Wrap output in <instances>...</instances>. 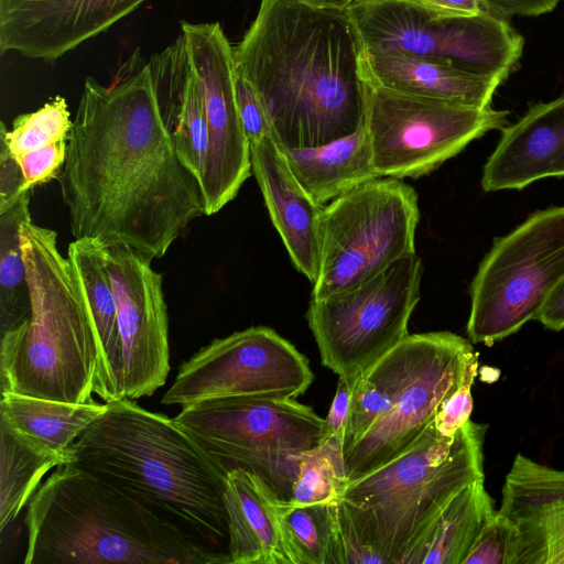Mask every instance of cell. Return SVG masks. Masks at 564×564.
Instances as JSON below:
<instances>
[{"label": "cell", "mask_w": 564, "mask_h": 564, "mask_svg": "<svg viewBox=\"0 0 564 564\" xmlns=\"http://www.w3.org/2000/svg\"><path fill=\"white\" fill-rule=\"evenodd\" d=\"M31 314L1 335V392L69 403L91 401L98 344L91 317L56 231L32 219L20 228Z\"/></svg>", "instance_id": "obj_5"}, {"label": "cell", "mask_w": 564, "mask_h": 564, "mask_svg": "<svg viewBox=\"0 0 564 564\" xmlns=\"http://www.w3.org/2000/svg\"><path fill=\"white\" fill-rule=\"evenodd\" d=\"M208 129V151L200 188L205 216L224 208L251 175L250 144L239 118L234 46L218 22H181Z\"/></svg>", "instance_id": "obj_15"}, {"label": "cell", "mask_w": 564, "mask_h": 564, "mask_svg": "<svg viewBox=\"0 0 564 564\" xmlns=\"http://www.w3.org/2000/svg\"><path fill=\"white\" fill-rule=\"evenodd\" d=\"M508 116L491 106L443 102L366 82L365 126L381 177L426 175L474 140L502 130Z\"/></svg>", "instance_id": "obj_12"}, {"label": "cell", "mask_w": 564, "mask_h": 564, "mask_svg": "<svg viewBox=\"0 0 564 564\" xmlns=\"http://www.w3.org/2000/svg\"><path fill=\"white\" fill-rule=\"evenodd\" d=\"M356 379L339 377L327 416L325 417L326 437L345 433Z\"/></svg>", "instance_id": "obj_41"}, {"label": "cell", "mask_w": 564, "mask_h": 564, "mask_svg": "<svg viewBox=\"0 0 564 564\" xmlns=\"http://www.w3.org/2000/svg\"><path fill=\"white\" fill-rule=\"evenodd\" d=\"M66 154L67 141H61L13 155L22 170L25 192L57 178Z\"/></svg>", "instance_id": "obj_37"}, {"label": "cell", "mask_w": 564, "mask_h": 564, "mask_svg": "<svg viewBox=\"0 0 564 564\" xmlns=\"http://www.w3.org/2000/svg\"><path fill=\"white\" fill-rule=\"evenodd\" d=\"M91 317L98 344L94 393L105 402L121 399L123 370L118 307L107 269L105 246L82 238L68 243L66 254Z\"/></svg>", "instance_id": "obj_23"}, {"label": "cell", "mask_w": 564, "mask_h": 564, "mask_svg": "<svg viewBox=\"0 0 564 564\" xmlns=\"http://www.w3.org/2000/svg\"><path fill=\"white\" fill-rule=\"evenodd\" d=\"M495 511L485 478L465 486L442 511L422 564H463L485 521Z\"/></svg>", "instance_id": "obj_28"}, {"label": "cell", "mask_w": 564, "mask_h": 564, "mask_svg": "<svg viewBox=\"0 0 564 564\" xmlns=\"http://www.w3.org/2000/svg\"><path fill=\"white\" fill-rule=\"evenodd\" d=\"M346 11L368 53L438 59L509 77L523 51L522 35L488 11L473 18L440 19L399 0H361Z\"/></svg>", "instance_id": "obj_11"}, {"label": "cell", "mask_w": 564, "mask_h": 564, "mask_svg": "<svg viewBox=\"0 0 564 564\" xmlns=\"http://www.w3.org/2000/svg\"><path fill=\"white\" fill-rule=\"evenodd\" d=\"M73 443L68 462L126 494L164 521L228 553L227 471L175 421L128 398Z\"/></svg>", "instance_id": "obj_3"}, {"label": "cell", "mask_w": 564, "mask_h": 564, "mask_svg": "<svg viewBox=\"0 0 564 564\" xmlns=\"http://www.w3.org/2000/svg\"><path fill=\"white\" fill-rule=\"evenodd\" d=\"M563 279L564 206H556L495 239L470 285L469 339L490 347L538 319Z\"/></svg>", "instance_id": "obj_9"}, {"label": "cell", "mask_w": 564, "mask_h": 564, "mask_svg": "<svg viewBox=\"0 0 564 564\" xmlns=\"http://www.w3.org/2000/svg\"><path fill=\"white\" fill-rule=\"evenodd\" d=\"M31 192L0 212V329L1 335L24 323L31 314L26 268L20 228L31 218Z\"/></svg>", "instance_id": "obj_30"}, {"label": "cell", "mask_w": 564, "mask_h": 564, "mask_svg": "<svg viewBox=\"0 0 564 564\" xmlns=\"http://www.w3.org/2000/svg\"><path fill=\"white\" fill-rule=\"evenodd\" d=\"M74 239L162 258L205 216L197 177L180 161L161 116L149 64L83 93L57 177Z\"/></svg>", "instance_id": "obj_1"}, {"label": "cell", "mask_w": 564, "mask_h": 564, "mask_svg": "<svg viewBox=\"0 0 564 564\" xmlns=\"http://www.w3.org/2000/svg\"><path fill=\"white\" fill-rule=\"evenodd\" d=\"M519 545L517 524L497 510L485 521L463 564H517Z\"/></svg>", "instance_id": "obj_34"}, {"label": "cell", "mask_w": 564, "mask_h": 564, "mask_svg": "<svg viewBox=\"0 0 564 564\" xmlns=\"http://www.w3.org/2000/svg\"><path fill=\"white\" fill-rule=\"evenodd\" d=\"M536 321L552 330L564 329V279L545 303Z\"/></svg>", "instance_id": "obj_43"}, {"label": "cell", "mask_w": 564, "mask_h": 564, "mask_svg": "<svg viewBox=\"0 0 564 564\" xmlns=\"http://www.w3.org/2000/svg\"><path fill=\"white\" fill-rule=\"evenodd\" d=\"M358 1H361V0H358Z\"/></svg>", "instance_id": "obj_45"}, {"label": "cell", "mask_w": 564, "mask_h": 564, "mask_svg": "<svg viewBox=\"0 0 564 564\" xmlns=\"http://www.w3.org/2000/svg\"><path fill=\"white\" fill-rule=\"evenodd\" d=\"M107 406V402L98 403L94 399L85 403H69L1 392L0 422L68 462L73 443L105 413Z\"/></svg>", "instance_id": "obj_25"}, {"label": "cell", "mask_w": 564, "mask_h": 564, "mask_svg": "<svg viewBox=\"0 0 564 564\" xmlns=\"http://www.w3.org/2000/svg\"><path fill=\"white\" fill-rule=\"evenodd\" d=\"M24 564H230L229 554L63 464L28 503Z\"/></svg>", "instance_id": "obj_4"}, {"label": "cell", "mask_w": 564, "mask_h": 564, "mask_svg": "<svg viewBox=\"0 0 564 564\" xmlns=\"http://www.w3.org/2000/svg\"><path fill=\"white\" fill-rule=\"evenodd\" d=\"M561 0H484L486 11L500 17H538L551 12Z\"/></svg>", "instance_id": "obj_42"}, {"label": "cell", "mask_w": 564, "mask_h": 564, "mask_svg": "<svg viewBox=\"0 0 564 564\" xmlns=\"http://www.w3.org/2000/svg\"><path fill=\"white\" fill-rule=\"evenodd\" d=\"M564 176V93L532 105L501 130L481 175L485 192L522 189L545 177Z\"/></svg>", "instance_id": "obj_18"}, {"label": "cell", "mask_w": 564, "mask_h": 564, "mask_svg": "<svg viewBox=\"0 0 564 564\" xmlns=\"http://www.w3.org/2000/svg\"><path fill=\"white\" fill-rule=\"evenodd\" d=\"M478 372V355L469 362L462 384L443 402L435 420V429L443 437H453L470 419L471 387Z\"/></svg>", "instance_id": "obj_36"}, {"label": "cell", "mask_w": 564, "mask_h": 564, "mask_svg": "<svg viewBox=\"0 0 564 564\" xmlns=\"http://www.w3.org/2000/svg\"><path fill=\"white\" fill-rule=\"evenodd\" d=\"M415 341V334H409L356 378L344 433V453L390 410L406 379Z\"/></svg>", "instance_id": "obj_26"}, {"label": "cell", "mask_w": 564, "mask_h": 564, "mask_svg": "<svg viewBox=\"0 0 564 564\" xmlns=\"http://www.w3.org/2000/svg\"><path fill=\"white\" fill-rule=\"evenodd\" d=\"M235 90L239 118L249 144L271 138V126L259 96L237 69Z\"/></svg>", "instance_id": "obj_38"}, {"label": "cell", "mask_w": 564, "mask_h": 564, "mask_svg": "<svg viewBox=\"0 0 564 564\" xmlns=\"http://www.w3.org/2000/svg\"><path fill=\"white\" fill-rule=\"evenodd\" d=\"M147 0H0V52L54 62Z\"/></svg>", "instance_id": "obj_17"}, {"label": "cell", "mask_w": 564, "mask_h": 564, "mask_svg": "<svg viewBox=\"0 0 564 564\" xmlns=\"http://www.w3.org/2000/svg\"><path fill=\"white\" fill-rule=\"evenodd\" d=\"M360 68L366 82L387 89L477 108L489 107L498 87L508 78L467 70L438 59L364 50Z\"/></svg>", "instance_id": "obj_21"}, {"label": "cell", "mask_w": 564, "mask_h": 564, "mask_svg": "<svg viewBox=\"0 0 564 564\" xmlns=\"http://www.w3.org/2000/svg\"><path fill=\"white\" fill-rule=\"evenodd\" d=\"M73 120L64 97L56 96L40 109L18 116L12 128L1 122L0 138L13 155L47 144L67 141Z\"/></svg>", "instance_id": "obj_33"}, {"label": "cell", "mask_w": 564, "mask_h": 564, "mask_svg": "<svg viewBox=\"0 0 564 564\" xmlns=\"http://www.w3.org/2000/svg\"><path fill=\"white\" fill-rule=\"evenodd\" d=\"M330 502L308 506L286 502L282 532L291 564H330L334 538Z\"/></svg>", "instance_id": "obj_32"}, {"label": "cell", "mask_w": 564, "mask_h": 564, "mask_svg": "<svg viewBox=\"0 0 564 564\" xmlns=\"http://www.w3.org/2000/svg\"><path fill=\"white\" fill-rule=\"evenodd\" d=\"M148 64L161 116L176 154L200 184L208 151V129L202 94L183 35L154 54Z\"/></svg>", "instance_id": "obj_22"}, {"label": "cell", "mask_w": 564, "mask_h": 564, "mask_svg": "<svg viewBox=\"0 0 564 564\" xmlns=\"http://www.w3.org/2000/svg\"><path fill=\"white\" fill-rule=\"evenodd\" d=\"M313 6L337 10H346L358 0H303Z\"/></svg>", "instance_id": "obj_44"}, {"label": "cell", "mask_w": 564, "mask_h": 564, "mask_svg": "<svg viewBox=\"0 0 564 564\" xmlns=\"http://www.w3.org/2000/svg\"><path fill=\"white\" fill-rule=\"evenodd\" d=\"M423 264L408 253L358 286L312 299L306 312L321 362L356 379L408 335L420 301Z\"/></svg>", "instance_id": "obj_10"}, {"label": "cell", "mask_w": 564, "mask_h": 564, "mask_svg": "<svg viewBox=\"0 0 564 564\" xmlns=\"http://www.w3.org/2000/svg\"><path fill=\"white\" fill-rule=\"evenodd\" d=\"M440 19H465L486 11L484 0H399Z\"/></svg>", "instance_id": "obj_40"}, {"label": "cell", "mask_w": 564, "mask_h": 564, "mask_svg": "<svg viewBox=\"0 0 564 564\" xmlns=\"http://www.w3.org/2000/svg\"><path fill=\"white\" fill-rule=\"evenodd\" d=\"M174 421L227 473L253 471L285 501L300 457L326 438L325 419L296 399L212 398L184 406Z\"/></svg>", "instance_id": "obj_7"}, {"label": "cell", "mask_w": 564, "mask_h": 564, "mask_svg": "<svg viewBox=\"0 0 564 564\" xmlns=\"http://www.w3.org/2000/svg\"><path fill=\"white\" fill-rule=\"evenodd\" d=\"M419 220L414 187L394 177L372 180L324 205L312 299L354 289L415 252Z\"/></svg>", "instance_id": "obj_8"}, {"label": "cell", "mask_w": 564, "mask_h": 564, "mask_svg": "<svg viewBox=\"0 0 564 564\" xmlns=\"http://www.w3.org/2000/svg\"><path fill=\"white\" fill-rule=\"evenodd\" d=\"M234 54L279 149L319 147L364 124L362 46L346 10L261 0Z\"/></svg>", "instance_id": "obj_2"}, {"label": "cell", "mask_w": 564, "mask_h": 564, "mask_svg": "<svg viewBox=\"0 0 564 564\" xmlns=\"http://www.w3.org/2000/svg\"><path fill=\"white\" fill-rule=\"evenodd\" d=\"M487 427L469 420L443 437L433 423L409 451L346 485L339 498L382 564H422L445 506L485 478Z\"/></svg>", "instance_id": "obj_6"}, {"label": "cell", "mask_w": 564, "mask_h": 564, "mask_svg": "<svg viewBox=\"0 0 564 564\" xmlns=\"http://www.w3.org/2000/svg\"><path fill=\"white\" fill-rule=\"evenodd\" d=\"M25 192L22 170L0 138V212L7 209Z\"/></svg>", "instance_id": "obj_39"}, {"label": "cell", "mask_w": 564, "mask_h": 564, "mask_svg": "<svg viewBox=\"0 0 564 564\" xmlns=\"http://www.w3.org/2000/svg\"><path fill=\"white\" fill-rule=\"evenodd\" d=\"M118 307L123 370L121 398L151 397L170 371L169 317L163 276L151 259L127 246L105 247Z\"/></svg>", "instance_id": "obj_16"}, {"label": "cell", "mask_w": 564, "mask_h": 564, "mask_svg": "<svg viewBox=\"0 0 564 564\" xmlns=\"http://www.w3.org/2000/svg\"><path fill=\"white\" fill-rule=\"evenodd\" d=\"M307 358L267 326L217 338L184 361L161 402L182 408L221 397L296 399L313 382Z\"/></svg>", "instance_id": "obj_13"}, {"label": "cell", "mask_w": 564, "mask_h": 564, "mask_svg": "<svg viewBox=\"0 0 564 564\" xmlns=\"http://www.w3.org/2000/svg\"><path fill=\"white\" fill-rule=\"evenodd\" d=\"M415 338L406 379L390 410L344 453L348 482L409 451L434 423L478 355L467 339L451 332L415 334Z\"/></svg>", "instance_id": "obj_14"}, {"label": "cell", "mask_w": 564, "mask_h": 564, "mask_svg": "<svg viewBox=\"0 0 564 564\" xmlns=\"http://www.w3.org/2000/svg\"><path fill=\"white\" fill-rule=\"evenodd\" d=\"M280 150L296 181L321 206L381 177L365 122L354 133L319 147Z\"/></svg>", "instance_id": "obj_24"}, {"label": "cell", "mask_w": 564, "mask_h": 564, "mask_svg": "<svg viewBox=\"0 0 564 564\" xmlns=\"http://www.w3.org/2000/svg\"><path fill=\"white\" fill-rule=\"evenodd\" d=\"M564 505V471L518 454L506 476L499 511L528 535L552 508Z\"/></svg>", "instance_id": "obj_29"}, {"label": "cell", "mask_w": 564, "mask_h": 564, "mask_svg": "<svg viewBox=\"0 0 564 564\" xmlns=\"http://www.w3.org/2000/svg\"><path fill=\"white\" fill-rule=\"evenodd\" d=\"M66 458L32 443L0 422V530L15 520L42 478Z\"/></svg>", "instance_id": "obj_27"}, {"label": "cell", "mask_w": 564, "mask_h": 564, "mask_svg": "<svg viewBox=\"0 0 564 564\" xmlns=\"http://www.w3.org/2000/svg\"><path fill=\"white\" fill-rule=\"evenodd\" d=\"M251 169L270 218L299 272L313 284L318 273L323 206L304 191L272 138L250 144Z\"/></svg>", "instance_id": "obj_19"}, {"label": "cell", "mask_w": 564, "mask_h": 564, "mask_svg": "<svg viewBox=\"0 0 564 564\" xmlns=\"http://www.w3.org/2000/svg\"><path fill=\"white\" fill-rule=\"evenodd\" d=\"M224 502L230 564H291L282 532L288 501L261 476L243 468L228 471Z\"/></svg>", "instance_id": "obj_20"}, {"label": "cell", "mask_w": 564, "mask_h": 564, "mask_svg": "<svg viewBox=\"0 0 564 564\" xmlns=\"http://www.w3.org/2000/svg\"><path fill=\"white\" fill-rule=\"evenodd\" d=\"M347 484L344 434L339 433L326 437L317 446L302 454L289 503H328L341 495Z\"/></svg>", "instance_id": "obj_31"}, {"label": "cell", "mask_w": 564, "mask_h": 564, "mask_svg": "<svg viewBox=\"0 0 564 564\" xmlns=\"http://www.w3.org/2000/svg\"><path fill=\"white\" fill-rule=\"evenodd\" d=\"M517 564H564V505L547 511L520 541Z\"/></svg>", "instance_id": "obj_35"}]
</instances>
